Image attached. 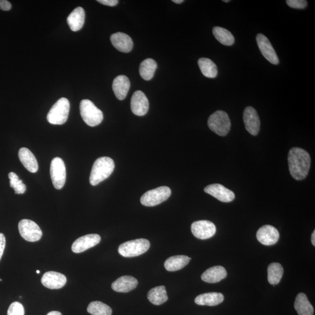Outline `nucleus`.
<instances>
[{
	"label": "nucleus",
	"mask_w": 315,
	"mask_h": 315,
	"mask_svg": "<svg viewBox=\"0 0 315 315\" xmlns=\"http://www.w3.org/2000/svg\"><path fill=\"white\" fill-rule=\"evenodd\" d=\"M288 167L290 174L297 181L304 180L307 177L311 167L309 153L303 148H291L288 156Z\"/></svg>",
	"instance_id": "1"
},
{
	"label": "nucleus",
	"mask_w": 315,
	"mask_h": 315,
	"mask_svg": "<svg viewBox=\"0 0 315 315\" xmlns=\"http://www.w3.org/2000/svg\"><path fill=\"white\" fill-rule=\"evenodd\" d=\"M227 276V272L223 266H217L208 268L201 275V280L206 283H218Z\"/></svg>",
	"instance_id": "22"
},
{
	"label": "nucleus",
	"mask_w": 315,
	"mask_h": 315,
	"mask_svg": "<svg viewBox=\"0 0 315 315\" xmlns=\"http://www.w3.org/2000/svg\"><path fill=\"white\" fill-rule=\"evenodd\" d=\"M85 13L80 6L75 8L67 18V23L71 31L77 32L81 29L84 24Z\"/></svg>",
	"instance_id": "23"
},
{
	"label": "nucleus",
	"mask_w": 315,
	"mask_h": 315,
	"mask_svg": "<svg viewBox=\"0 0 315 315\" xmlns=\"http://www.w3.org/2000/svg\"><path fill=\"white\" fill-rule=\"evenodd\" d=\"M79 109L83 121L91 127L100 125L104 119L102 112L88 99L81 101Z\"/></svg>",
	"instance_id": "3"
},
{
	"label": "nucleus",
	"mask_w": 315,
	"mask_h": 315,
	"mask_svg": "<svg viewBox=\"0 0 315 315\" xmlns=\"http://www.w3.org/2000/svg\"><path fill=\"white\" fill-rule=\"evenodd\" d=\"M244 122L246 130L251 134H258L260 128V121L254 108L252 107L245 108L244 112Z\"/></svg>",
	"instance_id": "13"
},
{
	"label": "nucleus",
	"mask_w": 315,
	"mask_h": 315,
	"mask_svg": "<svg viewBox=\"0 0 315 315\" xmlns=\"http://www.w3.org/2000/svg\"><path fill=\"white\" fill-rule=\"evenodd\" d=\"M191 258L185 255L172 256L165 261L164 266L168 271H178L187 266Z\"/></svg>",
	"instance_id": "26"
},
{
	"label": "nucleus",
	"mask_w": 315,
	"mask_h": 315,
	"mask_svg": "<svg viewBox=\"0 0 315 315\" xmlns=\"http://www.w3.org/2000/svg\"><path fill=\"white\" fill-rule=\"evenodd\" d=\"M224 2H230V0H224L223 1Z\"/></svg>",
	"instance_id": "42"
},
{
	"label": "nucleus",
	"mask_w": 315,
	"mask_h": 315,
	"mask_svg": "<svg viewBox=\"0 0 315 315\" xmlns=\"http://www.w3.org/2000/svg\"><path fill=\"white\" fill-rule=\"evenodd\" d=\"M208 126L210 130L218 135H227L231 129V121L226 112L217 111L208 118Z\"/></svg>",
	"instance_id": "6"
},
{
	"label": "nucleus",
	"mask_w": 315,
	"mask_h": 315,
	"mask_svg": "<svg viewBox=\"0 0 315 315\" xmlns=\"http://www.w3.org/2000/svg\"><path fill=\"white\" fill-rule=\"evenodd\" d=\"M256 237L259 243L266 246L276 244L280 238L279 232L271 225H266L259 228Z\"/></svg>",
	"instance_id": "14"
},
{
	"label": "nucleus",
	"mask_w": 315,
	"mask_h": 315,
	"mask_svg": "<svg viewBox=\"0 0 315 315\" xmlns=\"http://www.w3.org/2000/svg\"><path fill=\"white\" fill-rule=\"evenodd\" d=\"M114 170L115 162L112 158H99L93 165L89 182L92 186H97L110 177Z\"/></svg>",
	"instance_id": "2"
},
{
	"label": "nucleus",
	"mask_w": 315,
	"mask_h": 315,
	"mask_svg": "<svg viewBox=\"0 0 315 315\" xmlns=\"http://www.w3.org/2000/svg\"><path fill=\"white\" fill-rule=\"evenodd\" d=\"M111 41L118 51L123 53H129L133 48L132 39L124 33L118 32L112 35Z\"/></svg>",
	"instance_id": "18"
},
{
	"label": "nucleus",
	"mask_w": 315,
	"mask_h": 315,
	"mask_svg": "<svg viewBox=\"0 0 315 315\" xmlns=\"http://www.w3.org/2000/svg\"><path fill=\"white\" fill-rule=\"evenodd\" d=\"M311 241H312V244H313V245H314V246H315V231H314V233H313V234H312V237H311Z\"/></svg>",
	"instance_id": "39"
},
{
	"label": "nucleus",
	"mask_w": 315,
	"mask_h": 315,
	"mask_svg": "<svg viewBox=\"0 0 315 315\" xmlns=\"http://www.w3.org/2000/svg\"><path fill=\"white\" fill-rule=\"evenodd\" d=\"M138 282L136 278L130 276H124L119 278L112 284V289L118 293H127L135 289Z\"/></svg>",
	"instance_id": "19"
},
{
	"label": "nucleus",
	"mask_w": 315,
	"mask_h": 315,
	"mask_svg": "<svg viewBox=\"0 0 315 315\" xmlns=\"http://www.w3.org/2000/svg\"><path fill=\"white\" fill-rule=\"evenodd\" d=\"M224 300L223 294L208 293L200 295L195 298V303L199 306H216Z\"/></svg>",
	"instance_id": "24"
},
{
	"label": "nucleus",
	"mask_w": 315,
	"mask_h": 315,
	"mask_svg": "<svg viewBox=\"0 0 315 315\" xmlns=\"http://www.w3.org/2000/svg\"><path fill=\"white\" fill-rule=\"evenodd\" d=\"M199 68L205 77L214 78L218 74V68L216 64L207 58H201L198 60Z\"/></svg>",
	"instance_id": "28"
},
{
	"label": "nucleus",
	"mask_w": 315,
	"mask_h": 315,
	"mask_svg": "<svg viewBox=\"0 0 315 315\" xmlns=\"http://www.w3.org/2000/svg\"><path fill=\"white\" fill-rule=\"evenodd\" d=\"M148 299L155 306H160L168 300L165 286H161L152 288L148 292Z\"/></svg>",
	"instance_id": "27"
},
{
	"label": "nucleus",
	"mask_w": 315,
	"mask_h": 315,
	"mask_svg": "<svg viewBox=\"0 0 315 315\" xmlns=\"http://www.w3.org/2000/svg\"><path fill=\"white\" fill-rule=\"evenodd\" d=\"M204 191L224 203L233 201L235 198V193L233 191L221 184L208 185L204 188Z\"/></svg>",
	"instance_id": "11"
},
{
	"label": "nucleus",
	"mask_w": 315,
	"mask_h": 315,
	"mask_svg": "<svg viewBox=\"0 0 315 315\" xmlns=\"http://www.w3.org/2000/svg\"><path fill=\"white\" fill-rule=\"evenodd\" d=\"M10 187L14 189L15 194H24L26 190V185L22 181L19 180L18 176L14 172H10L8 174Z\"/></svg>",
	"instance_id": "33"
},
{
	"label": "nucleus",
	"mask_w": 315,
	"mask_h": 315,
	"mask_svg": "<svg viewBox=\"0 0 315 315\" xmlns=\"http://www.w3.org/2000/svg\"><path fill=\"white\" fill-rule=\"evenodd\" d=\"M191 230L195 238L207 240L216 233V227L211 221L201 220L194 222L191 224Z\"/></svg>",
	"instance_id": "10"
},
{
	"label": "nucleus",
	"mask_w": 315,
	"mask_h": 315,
	"mask_svg": "<svg viewBox=\"0 0 315 315\" xmlns=\"http://www.w3.org/2000/svg\"><path fill=\"white\" fill-rule=\"evenodd\" d=\"M25 310L21 303L14 302L10 305L7 312V315H24Z\"/></svg>",
	"instance_id": "34"
},
{
	"label": "nucleus",
	"mask_w": 315,
	"mask_h": 315,
	"mask_svg": "<svg viewBox=\"0 0 315 315\" xmlns=\"http://www.w3.org/2000/svg\"><path fill=\"white\" fill-rule=\"evenodd\" d=\"M98 2L107 6H114L118 4V0H98Z\"/></svg>",
	"instance_id": "38"
},
{
	"label": "nucleus",
	"mask_w": 315,
	"mask_h": 315,
	"mask_svg": "<svg viewBox=\"0 0 315 315\" xmlns=\"http://www.w3.org/2000/svg\"><path fill=\"white\" fill-rule=\"evenodd\" d=\"M174 2L177 3V4H181V3L184 2V0H173Z\"/></svg>",
	"instance_id": "41"
},
{
	"label": "nucleus",
	"mask_w": 315,
	"mask_h": 315,
	"mask_svg": "<svg viewBox=\"0 0 315 315\" xmlns=\"http://www.w3.org/2000/svg\"><path fill=\"white\" fill-rule=\"evenodd\" d=\"M50 172L54 187L58 190L64 187L66 181V169L62 158L56 157L53 159Z\"/></svg>",
	"instance_id": "9"
},
{
	"label": "nucleus",
	"mask_w": 315,
	"mask_h": 315,
	"mask_svg": "<svg viewBox=\"0 0 315 315\" xmlns=\"http://www.w3.org/2000/svg\"><path fill=\"white\" fill-rule=\"evenodd\" d=\"M157 68V62L153 59H147L141 63L139 71L142 78L146 81H149L153 78Z\"/></svg>",
	"instance_id": "29"
},
{
	"label": "nucleus",
	"mask_w": 315,
	"mask_h": 315,
	"mask_svg": "<svg viewBox=\"0 0 315 315\" xmlns=\"http://www.w3.org/2000/svg\"><path fill=\"white\" fill-rule=\"evenodd\" d=\"M42 284L49 289H61L67 283V278L64 274L56 271L46 272L41 280Z\"/></svg>",
	"instance_id": "17"
},
{
	"label": "nucleus",
	"mask_w": 315,
	"mask_h": 315,
	"mask_svg": "<svg viewBox=\"0 0 315 315\" xmlns=\"http://www.w3.org/2000/svg\"><path fill=\"white\" fill-rule=\"evenodd\" d=\"M36 273L39 274L41 273V271H40L39 270H36Z\"/></svg>",
	"instance_id": "43"
},
{
	"label": "nucleus",
	"mask_w": 315,
	"mask_h": 315,
	"mask_svg": "<svg viewBox=\"0 0 315 315\" xmlns=\"http://www.w3.org/2000/svg\"><path fill=\"white\" fill-rule=\"evenodd\" d=\"M214 37L225 46H232L235 42V38L231 32L220 26H215L213 31Z\"/></svg>",
	"instance_id": "30"
},
{
	"label": "nucleus",
	"mask_w": 315,
	"mask_h": 315,
	"mask_svg": "<svg viewBox=\"0 0 315 315\" xmlns=\"http://www.w3.org/2000/svg\"><path fill=\"white\" fill-rule=\"evenodd\" d=\"M6 240L4 235L0 233V260H1L5 248Z\"/></svg>",
	"instance_id": "36"
},
{
	"label": "nucleus",
	"mask_w": 315,
	"mask_h": 315,
	"mask_svg": "<svg viewBox=\"0 0 315 315\" xmlns=\"http://www.w3.org/2000/svg\"><path fill=\"white\" fill-rule=\"evenodd\" d=\"M256 41L258 47L264 58L271 64H278L279 63V59L273 46L266 36L261 34H258L256 36Z\"/></svg>",
	"instance_id": "12"
},
{
	"label": "nucleus",
	"mask_w": 315,
	"mask_h": 315,
	"mask_svg": "<svg viewBox=\"0 0 315 315\" xmlns=\"http://www.w3.org/2000/svg\"><path fill=\"white\" fill-rule=\"evenodd\" d=\"M294 308L299 315H314V307L304 293H300L297 296Z\"/></svg>",
	"instance_id": "25"
},
{
	"label": "nucleus",
	"mask_w": 315,
	"mask_h": 315,
	"mask_svg": "<svg viewBox=\"0 0 315 315\" xmlns=\"http://www.w3.org/2000/svg\"><path fill=\"white\" fill-rule=\"evenodd\" d=\"M171 189L161 187L146 192L141 197V203L144 206L154 207L160 204L171 196Z\"/></svg>",
	"instance_id": "7"
},
{
	"label": "nucleus",
	"mask_w": 315,
	"mask_h": 315,
	"mask_svg": "<svg viewBox=\"0 0 315 315\" xmlns=\"http://www.w3.org/2000/svg\"><path fill=\"white\" fill-rule=\"evenodd\" d=\"M130 88V82L125 75H119L113 82L112 88L119 100H124Z\"/></svg>",
	"instance_id": "20"
},
{
	"label": "nucleus",
	"mask_w": 315,
	"mask_h": 315,
	"mask_svg": "<svg viewBox=\"0 0 315 315\" xmlns=\"http://www.w3.org/2000/svg\"><path fill=\"white\" fill-rule=\"evenodd\" d=\"M47 315H62V314L58 311H52L48 313Z\"/></svg>",
	"instance_id": "40"
},
{
	"label": "nucleus",
	"mask_w": 315,
	"mask_h": 315,
	"mask_svg": "<svg viewBox=\"0 0 315 315\" xmlns=\"http://www.w3.org/2000/svg\"><path fill=\"white\" fill-rule=\"evenodd\" d=\"M286 2L290 7L295 9H304L308 5L306 0H287Z\"/></svg>",
	"instance_id": "35"
},
{
	"label": "nucleus",
	"mask_w": 315,
	"mask_h": 315,
	"mask_svg": "<svg viewBox=\"0 0 315 315\" xmlns=\"http://www.w3.org/2000/svg\"><path fill=\"white\" fill-rule=\"evenodd\" d=\"M20 161L24 167L31 173L38 171L39 165L34 154L27 148H21L18 152Z\"/></svg>",
	"instance_id": "21"
},
{
	"label": "nucleus",
	"mask_w": 315,
	"mask_h": 315,
	"mask_svg": "<svg viewBox=\"0 0 315 315\" xmlns=\"http://www.w3.org/2000/svg\"><path fill=\"white\" fill-rule=\"evenodd\" d=\"M131 109L135 115L142 117L147 114L149 101L144 93L141 91H135L131 99Z\"/></svg>",
	"instance_id": "16"
},
{
	"label": "nucleus",
	"mask_w": 315,
	"mask_h": 315,
	"mask_svg": "<svg viewBox=\"0 0 315 315\" xmlns=\"http://www.w3.org/2000/svg\"><path fill=\"white\" fill-rule=\"evenodd\" d=\"M69 108L70 105L67 98L59 99L49 111L47 116L48 121L52 125L64 124L68 118Z\"/></svg>",
	"instance_id": "4"
},
{
	"label": "nucleus",
	"mask_w": 315,
	"mask_h": 315,
	"mask_svg": "<svg viewBox=\"0 0 315 315\" xmlns=\"http://www.w3.org/2000/svg\"><path fill=\"white\" fill-rule=\"evenodd\" d=\"M18 229L20 235L26 241L35 243L41 240L42 237L41 229L32 220L26 219L21 220L19 223Z\"/></svg>",
	"instance_id": "8"
},
{
	"label": "nucleus",
	"mask_w": 315,
	"mask_h": 315,
	"mask_svg": "<svg viewBox=\"0 0 315 315\" xmlns=\"http://www.w3.org/2000/svg\"><path fill=\"white\" fill-rule=\"evenodd\" d=\"M0 281H2V280L1 279V278H0Z\"/></svg>",
	"instance_id": "44"
},
{
	"label": "nucleus",
	"mask_w": 315,
	"mask_h": 315,
	"mask_svg": "<svg viewBox=\"0 0 315 315\" xmlns=\"http://www.w3.org/2000/svg\"><path fill=\"white\" fill-rule=\"evenodd\" d=\"M150 247V243L146 239L126 242L119 247V253L125 257L140 256L145 253Z\"/></svg>",
	"instance_id": "5"
},
{
	"label": "nucleus",
	"mask_w": 315,
	"mask_h": 315,
	"mask_svg": "<svg viewBox=\"0 0 315 315\" xmlns=\"http://www.w3.org/2000/svg\"><path fill=\"white\" fill-rule=\"evenodd\" d=\"M268 281L272 285H277L280 283L283 276L284 269L280 263H273L267 268Z\"/></svg>",
	"instance_id": "31"
},
{
	"label": "nucleus",
	"mask_w": 315,
	"mask_h": 315,
	"mask_svg": "<svg viewBox=\"0 0 315 315\" xmlns=\"http://www.w3.org/2000/svg\"><path fill=\"white\" fill-rule=\"evenodd\" d=\"M101 240V238L98 234L86 235L79 238L73 243L71 250L74 253H82L99 244Z\"/></svg>",
	"instance_id": "15"
},
{
	"label": "nucleus",
	"mask_w": 315,
	"mask_h": 315,
	"mask_svg": "<svg viewBox=\"0 0 315 315\" xmlns=\"http://www.w3.org/2000/svg\"><path fill=\"white\" fill-rule=\"evenodd\" d=\"M12 8V5L6 0H0V9L2 11H8Z\"/></svg>",
	"instance_id": "37"
},
{
	"label": "nucleus",
	"mask_w": 315,
	"mask_h": 315,
	"mask_svg": "<svg viewBox=\"0 0 315 315\" xmlns=\"http://www.w3.org/2000/svg\"><path fill=\"white\" fill-rule=\"evenodd\" d=\"M88 313L92 315H112V310L107 304L99 301L92 302L87 308Z\"/></svg>",
	"instance_id": "32"
}]
</instances>
